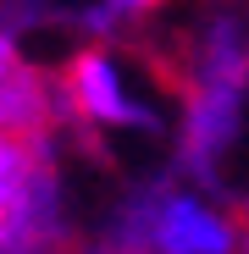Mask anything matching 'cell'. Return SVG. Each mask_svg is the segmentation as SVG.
I'll use <instances>...</instances> for the list:
<instances>
[{
	"mask_svg": "<svg viewBox=\"0 0 249 254\" xmlns=\"http://www.w3.org/2000/svg\"><path fill=\"white\" fill-rule=\"evenodd\" d=\"M116 254H249V216L183 172L133 183L100 232Z\"/></svg>",
	"mask_w": 249,
	"mask_h": 254,
	"instance_id": "cell-1",
	"label": "cell"
},
{
	"mask_svg": "<svg viewBox=\"0 0 249 254\" xmlns=\"http://www.w3.org/2000/svg\"><path fill=\"white\" fill-rule=\"evenodd\" d=\"M72 204L61 177V138H0V254H61Z\"/></svg>",
	"mask_w": 249,
	"mask_h": 254,
	"instance_id": "cell-2",
	"label": "cell"
},
{
	"mask_svg": "<svg viewBox=\"0 0 249 254\" xmlns=\"http://www.w3.org/2000/svg\"><path fill=\"white\" fill-rule=\"evenodd\" d=\"M61 105H67V133L78 138H155L161 133V105L139 94L116 45H83L61 61Z\"/></svg>",
	"mask_w": 249,
	"mask_h": 254,
	"instance_id": "cell-3",
	"label": "cell"
},
{
	"mask_svg": "<svg viewBox=\"0 0 249 254\" xmlns=\"http://www.w3.org/2000/svg\"><path fill=\"white\" fill-rule=\"evenodd\" d=\"M244 100L249 83H183L177 89V133H172V172L199 188H222V166L244 144Z\"/></svg>",
	"mask_w": 249,
	"mask_h": 254,
	"instance_id": "cell-4",
	"label": "cell"
},
{
	"mask_svg": "<svg viewBox=\"0 0 249 254\" xmlns=\"http://www.w3.org/2000/svg\"><path fill=\"white\" fill-rule=\"evenodd\" d=\"M0 138H67L61 72L39 66L17 33H0Z\"/></svg>",
	"mask_w": 249,
	"mask_h": 254,
	"instance_id": "cell-5",
	"label": "cell"
},
{
	"mask_svg": "<svg viewBox=\"0 0 249 254\" xmlns=\"http://www.w3.org/2000/svg\"><path fill=\"white\" fill-rule=\"evenodd\" d=\"M161 6H166V0H100V6L78 11V28L89 33V45H111L122 28H133V22L155 17Z\"/></svg>",
	"mask_w": 249,
	"mask_h": 254,
	"instance_id": "cell-6",
	"label": "cell"
},
{
	"mask_svg": "<svg viewBox=\"0 0 249 254\" xmlns=\"http://www.w3.org/2000/svg\"><path fill=\"white\" fill-rule=\"evenodd\" d=\"M61 254H116V249H111L105 238H78V243H67Z\"/></svg>",
	"mask_w": 249,
	"mask_h": 254,
	"instance_id": "cell-7",
	"label": "cell"
}]
</instances>
